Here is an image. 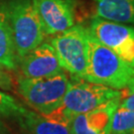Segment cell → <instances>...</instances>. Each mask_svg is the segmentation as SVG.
<instances>
[{
  "instance_id": "1",
  "label": "cell",
  "mask_w": 134,
  "mask_h": 134,
  "mask_svg": "<svg viewBox=\"0 0 134 134\" xmlns=\"http://www.w3.org/2000/svg\"><path fill=\"white\" fill-rule=\"evenodd\" d=\"M81 80L130 94L134 91V68L99 43L88 31L87 64Z\"/></svg>"
},
{
  "instance_id": "2",
  "label": "cell",
  "mask_w": 134,
  "mask_h": 134,
  "mask_svg": "<svg viewBox=\"0 0 134 134\" xmlns=\"http://www.w3.org/2000/svg\"><path fill=\"white\" fill-rule=\"evenodd\" d=\"M4 8L19 61L43 43L46 34L34 0H10Z\"/></svg>"
},
{
  "instance_id": "3",
  "label": "cell",
  "mask_w": 134,
  "mask_h": 134,
  "mask_svg": "<svg viewBox=\"0 0 134 134\" xmlns=\"http://www.w3.org/2000/svg\"><path fill=\"white\" fill-rule=\"evenodd\" d=\"M70 80L63 72L41 79L19 77L17 88L20 96L40 114L48 115L62 105Z\"/></svg>"
},
{
  "instance_id": "4",
  "label": "cell",
  "mask_w": 134,
  "mask_h": 134,
  "mask_svg": "<svg viewBox=\"0 0 134 134\" xmlns=\"http://www.w3.org/2000/svg\"><path fill=\"white\" fill-rule=\"evenodd\" d=\"M115 99L122 100L123 92L72 77L64 96L62 105L58 110L69 123V120L74 115L88 113L98 106Z\"/></svg>"
},
{
  "instance_id": "5",
  "label": "cell",
  "mask_w": 134,
  "mask_h": 134,
  "mask_svg": "<svg viewBox=\"0 0 134 134\" xmlns=\"http://www.w3.org/2000/svg\"><path fill=\"white\" fill-rule=\"evenodd\" d=\"M88 29L82 25H74L66 31L54 35L51 45L63 70L74 79H81L87 64Z\"/></svg>"
},
{
  "instance_id": "6",
  "label": "cell",
  "mask_w": 134,
  "mask_h": 134,
  "mask_svg": "<svg viewBox=\"0 0 134 134\" xmlns=\"http://www.w3.org/2000/svg\"><path fill=\"white\" fill-rule=\"evenodd\" d=\"M88 31L99 43L134 68V25L115 23L94 16Z\"/></svg>"
},
{
  "instance_id": "7",
  "label": "cell",
  "mask_w": 134,
  "mask_h": 134,
  "mask_svg": "<svg viewBox=\"0 0 134 134\" xmlns=\"http://www.w3.org/2000/svg\"><path fill=\"white\" fill-rule=\"evenodd\" d=\"M46 35L54 36L76 25L75 0H34Z\"/></svg>"
},
{
  "instance_id": "8",
  "label": "cell",
  "mask_w": 134,
  "mask_h": 134,
  "mask_svg": "<svg viewBox=\"0 0 134 134\" xmlns=\"http://www.w3.org/2000/svg\"><path fill=\"white\" fill-rule=\"evenodd\" d=\"M18 68L21 77L26 79L50 77L63 71L55 50L48 42H43L19 59Z\"/></svg>"
},
{
  "instance_id": "9",
  "label": "cell",
  "mask_w": 134,
  "mask_h": 134,
  "mask_svg": "<svg viewBox=\"0 0 134 134\" xmlns=\"http://www.w3.org/2000/svg\"><path fill=\"white\" fill-rule=\"evenodd\" d=\"M18 124L27 134H71L67 123L51 115H42L30 110L18 121Z\"/></svg>"
},
{
  "instance_id": "10",
  "label": "cell",
  "mask_w": 134,
  "mask_h": 134,
  "mask_svg": "<svg viewBox=\"0 0 134 134\" xmlns=\"http://www.w3.org/2000/svg\"><path fill=\"white\" fill-rule=\"evenodd\" d=\"M96 16L101 19L134 25V0H93Z\"/></svg>"
},
{
  "instance_id": "11",
  "label": "cell",
  "mask_w": 134,
  "mask_h": 134,
  "mask_svg": "<svg viewBox=\"0 0 134 134\" xmlns=\"http://www.w3.org/2000/svg\"><path fill=\"white\" fill-rule=\"evenodd\" d=\"M0 67L5 70L15 71L18 69L12 32L6 15L4 4L0 3Z\"/></svg>"
},
{
  "instance_id": "12",
  "label": "cell",
  "mask_w": 134,
  "mask_h": 134,
  "mask_svg": "<svg viewBox=\"0 0 134 134\" xmlns=\"http://www.w3.org/2000/svg\"><path fill=\"white\" fill-rule=\"evenodd\" d=\"M120 101V99L110 100L91 112L86 113L87 123L91 129L97 134H109L112 116Z\"/></svg>"
},
{
  "instance_id": "13",
  "label": "cell",
  "mask_w": 134,
  "mask_h": 134,
  "mask_svg": "<svg viewBox=\"0 0 134 134\" xmlns=\"http://www.w3.org/2000/svg\"><path fill=\"white\" fill-rule=\"evenodd\" d=\"M134 128V112L121 106L115 109L109 134H130Z\"/></svg>"
},
{
  "instance_id": "14",
  "label": "cell",
  "mask_w": 134,
  "mask_h": 134,
  "mask_svg": "<svg viewBox=\"0 0 134 134\" xmlns=\"http://www.w3.org/2000/svg\"><path fill=\"white\" fill-rule=\"evenodd\" d=\"M28 111L13 96L0 91V117L4 119L19 121Z\"/></svg>"
},
{
  "instance_id": "15",
  "label": "cell",
  "mask_w": 134,
  "mask_h": 134,
  "mask_svg": "<svg viewBox=\"0 0 134 134\" xmlns=\"http://www.w3.org/2000/svg\"><path fill=\"white\" fill-rule=\"evenodd\" d=\"M69 128L71 134H97L90 127L86 113L76 114L69 120Z\"/></svg>"
},
{
  "instance_id": "16",
  "label": "cell",
  "mask_w": 134,
  "mask_h": 134,
  "mask_svg": "<svg viewBox=\"0 0 134 134\" xmlns=\"http://www.w3.org/2000/svg\"><path fill=\"white\" fill-rule=\"evenodd\" d=\"M0 88L4 91H11L13 88L12 77L2 67H0Z\"/></svg>"
},
{
  "instance_id": "17",
  "label": "cell",
  "mask_w": 134,
  "mask_h": 134,
  "mask_svg": "<svg viewBox=\"0 0 134 134\" xmlns=\"http://www.w3.org/2000/svg\"><path fill=\"white\" fill-rule=\"evenodd\" d=\"M119 106L123 107V108H126L128 110H131V111L134 112V91L132 93H130L126 98L120 101Z\"/></svg>"
},
{
  "instance_id": "18",
  "label": "cell",
  "mask_w": 134,
  "mask_h": 134,
  "mask_svg": "<svg viewBox=\"0 0 134 134\" xmlns=\"http://www.w3.org/2000/svg\"><path fill=\"white\" fill-rule=\"evenodd\" d=\"M0 134H12L10 129L7 127V125L3 122L1 117H0Z\"/></svg>"
},
{
  "instance_id": "19",
  "label": "cell",
  "mask_w": 134,
  "mask_h": 134,
  "mask_svg": "<svg viewBox=\"0 0 134 134\" xmlns=\"http://www.w3.org/2000/svg\"><path fill=\"white\" fill-rule=\"evenodd\" d=\"M130 134H134V128H133V130H132V131L130 132Z\"/></svg>"
},
{
  "instance_id": "20",
  "label": "cell",
  "mask_w": 134,
  "mask_h": 134,
  "mask_svg": "<svg viewBox=\"0 0 134 134\" xmlns=\"http://www.w3.org/2000/svg\"><path fill=\"white\" fill-rule=\"evenodd\" d=\"M23 134H27V133H23Z\"/></svg>"
}]
</instances>
